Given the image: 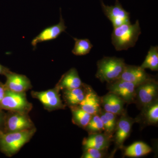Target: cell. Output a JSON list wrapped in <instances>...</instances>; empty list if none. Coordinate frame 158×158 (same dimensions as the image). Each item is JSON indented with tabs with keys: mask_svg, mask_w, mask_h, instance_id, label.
Instances as JSON below:
<instances>
[{
	"mask_svg": "<svg viewBox=\"0 0 158 158\" xmlns=\"http://www.w3.org/2000/svg\"><path fill=\"white\" fill-rule=\"evenodd\" d=\"M141 33L138 20L134 24H123L113 28L111 40L113 46L117 51L127 50L134 47Z\"/></svg>",
	"mask_w": 158,
	"mask_h": 158,
	"instance_id": "1",
	"label": "cell"
},
{
	"mask_svg": "<svg viewBox=\"0 0 158 158\" xmlns=\"http://www.w3.org/2000/svg\"><path fill=\"white\" fill-rule=\"evenodd\" d=\"M36 131V127L16 132L4 133L0 131V151L6 156H13L30 141Z\"/></svg>",
	"mask_w": 158,
	"mask_h": 158,
	"instance_id": "2",
	"label": "cell"
},
{
	"mask_svg": "<svg viewBox=\"0 0 158 158\" xmlns=\"http://www.w3.org/2000/svg\"><path fill=\"white\" fill-rule=\"evenodd\" d=\"M124 59L116 57H104L97 62L96 77L107 83L117 80L126 65Z\"/></svg>",
	"mask_w": 158,
	"mask_h": 158,
	"instance_id": "3",
	"label": "cell"
},
{
	"mask_svg": "<svg viewBox=\"0 0 158 158\" xmlns=\"http://www.w3.org/2000/svg\"><path fill=\"white\" fill-rule=\"evenodd\" d=\"M35 127L29 113L7 111L6 113L2 130L4 133L16 132Z\"/></svg>",
	"mask_w": 158,
	"mask_h": 158,
	"instance_id": "4",
	"label": "cell"
},
{
	"mask_svg": "<svg viewBox=\"0 0 158 158\" xmlns=\"http://www.w3.org/2000/svg\"><path fill=\"white\" fill-rule=\"evenodd\" d=\"M33 108L28 101L26 92H16L6 89V94L0 103V108L7 111L30 113Z\"/></svg>",
	"mask_w": 158,
	"mask_h": 158,
	"instance_id": "5",
	"label": "cell"
},
{
	"mask_svg": "<svg viewBox=\"0 0 158 158\" xmlns=\"http://www.w3.org/2000/svg\"><path fill=\"white\" fill-rule=\"evenodd\" d=\"M60 90L56 86L52 89L45 91H32L31 96L33 98L38 100L43 106L45 110L49 112L65 109L64 104L61 98Z\"/></svg>",
	"mask_w": 158,
	"mask_h": 158,
	"instance_id": "6",
	"label": "cell"
},
{
	"mask_svg": "<svg viewBox=\"0 0 158 158\" xmlns=\"http://www.w3.org/2000/svg\"><path fill=\"white\" fill-rule=\"evenodd\" d=\"M100 1L103 11L112 23L113 28L131 23L130 13L125 10L118 0H115V5L111 6L105 5L103 0Z\"/></svg>",
	"mask_w": 158,
	"mask_h": 158,
	"instance_id": "7",
	"label": "cell"
},
{
	"mask_svg": "<svg viewBox=\"0 0 158 158\" xmlns=\"http://www.w3.org/2000/svg\"><path fill=\"white\" fill-rule=\"evenodd\" d=\"M158 93L157 82L151 78L137 86L136 98L144 108L157 100Z\"/></svg>",
	"mask_w": 158,
	"mask_h": 158,
	"instance_id": "8",
	"label": "cell"
},
{
	"mask_svg": "<svg viewBox=\"0 0 158 158\" xmlns=\"http://www.w3.org/2000/svg\"><path fill=\"white\" fill-rule=\"evenodd\" d=\"M136 88L137 86L133 83L120 79L108 83L110 92L116 94L128 104L134 102L135 100Z\"/></svg>",
	"mask_w": 158,
	"mask_h": 158,
	"instance_id": "9",
	"label": "cell"
},
{
	"mask_svg": "<svg viewBox=\"0 0 158 158\" xmlns=\"http://www.w3.org/2000/svg\"><path fill=\"white\" fill-rule=\"evenodd\" d=\"M5 87L7 90L16 92H26L33 88L31 81L26 76L9 70L5 75Z\"/></svg>",
	"mask_w": 158,
	"mask_h": 158,
	"instance_id": "10",
	"label": "cell"
},
{
	"mask_svg": "<svg viewBox=\"0 0 158 158\" xmlns=\"http://www.w3.org/2000/svg\"><path fill=\"white\" fill-rule=\"evenodd\" d=\"M135 119L129 117L125 113L122 114L121 117L117 121L115 129V143L118 147H123L125 141L129 137Z\"/></svg>",
	"mask_w": 158,
	"mask_h": 158,
	"instance_id": "11",
	"label": "cell"
},
{
	"mask_svg": "<svg viewBox=\"0 0 158 158\" xmlns=\"http://www.w3.org/2000/svg\"><path fill=\"white\" fill-rule=\"evenodd\" d=\"M150 79L145 69L141 66L126 64L118 79L131 82L137 87Z\"/></svg>",
	"mask_w": 158,
	"mask_h": 158,
	"instance_id": "12",
	"label": "cell"
},
{
	"mask_svg": "<svg viewBox=\"0 0 158 158\" xmlns=\"http://www.w3.org/2000/svg\"><path fill=\"white\" fill-rule=\"evenodd\" d=\"M66 28L67 27L65 25V21L60 12V21L59 23L44 29L33 39L31 44L34 48H36L37 44L40 43L56 39L62 33L65 32Z\"/></svg>",
	"mask_w": 158,
	"mask_h": 158,
	"instance_id": "13",
	"label": "cell"
},
{
	"mask_svg": "<svg viewBox=\"0 0 158 158\" xmlns=\"http://www.w3.org/2000/svg\"><path fill=\"white\" fill-rule=\"evenodd\" d=\"M101 105L105 111L121 115L124 113L125 102L120 97L111 92L100 98Z\"/></svg>",
	"mask_w": 158,
	"mask_h": 158,
	"instance_id": "14",
	"label": "cell"
},
{
	"mask_svg": "<svg viewBox=\"0 0 158 158\" xmlns=\"http://www.w3.org/2000/svg\"><path fill=\"white\" fill-rule=\"evenodd\" d=\"M78 106L91 115L99 114L100 113L101 106L100 98L89 86H87L85 98Z\"/></svg>",
	"mask_w": 158,
	"mask_h": 158,
	"instance_id": "15",
	"label": "cell"
},
{
	"mask_svg": "<svg viewBox=\"0 0 158 158\" xmlns=\"http://www.w3.org/2000/svg\"><path fill=\"white\" fill-rule=\"evenodd\" d=\"M110 139L111 137L105 133L91 134L83 140L82 145L84 149L94 148L105 150L110 145Z\"/></svg>",
	"mask_w": 158,
	"mask_h": 158,
	"instance_id": "16",
	"label": "cell"
},
{
	"mask_svg": "<svg viewBox=\"0 0 158 158\" xmlns=\"http://www.w3.org/2000/svg\"><path fill=\"white\" fill-rule=\"evenodd\" d=\"M79 77L76 69L71 68L61 77L56 86L60 90L64 89H74L80 88L84 85Z\"/></svg>",
	"mask_w": 158,
	"mask_h": 158,
	"instance_id": "17",
	"label": "cell"
},
{
	"mask_svg": "<svg viewBox=\"0 0 158 158\" xmlns=\"http://www.w3.org/2000/svg\"><path fill=\"white\" fill-rule=\"evenodd\" d=\"M87 88V85L84 84L80 88L62 90L65 106L69 108L79 106L85 98Z\"/></svg>",
	"mask_w": 158,
	"mask_h": 158,
	"instance_id": "18",
	"label": "cell"
},
{
	"mask_svg": "<svg viewBox=\"0 0 158 158\" xmlns=\"http://www.w3.org/2000/svg\"><path fill=\"white\" fill-rule=\"evenodd\" d=\"M152 149L146 143L138 141L131 144L125 149L124 155L129 157H139L150 153Z\"/></svg>",
	"mask_w": 158,
	"mask_h": 158,
	"instance_id": "19",
	"label": "cell"
},
{
	"mask_svg": "<svg viewBox=\"0 0 158 158\" xmlns=\"http://www.w3.org/2000/svg\"><path fill=\"white\" fill-rule=\"evenodd\" d=\"M70 108L72 114L73 123L79 127L85 129L92 115L82 110L78 106Z\"/></svg>",
	"mask_w": 158,
	"mask_h": 158,
	"instance_id": "20",
	"label": "cell"
},
{
	"mask_svg": "<svg viewBox=\"0 0 158 158\" xmlns=\"http://www.w3.org/2000/svg\"><path fill=\"white\" fill-rule=\"evenodd\" d=\"M141 68L152 71L158 70V47L151 46L144 62L141 65Z\"/></svg>",
	"mask_w": 158,
	"mask_h": 158,
	"instance_id": "21",
	"label": "cell"
},
{
	"mask_svg": "<svg viewBox=\"0 0 158 158\" xmlns=\"http://www.w3.org/2000/svg\"><path fill=\"white\" fill-rule=\"evenodd\" d=\"M100 116L103 124L105 134L111 138V136L115 132L117 124L116 115L113 113L104 111L101 114Z\"/></svg>",
	"mask_w": 158,
	"mask_h": 158,
	"instance_id": "22",
	"label": "cell"
},
{
	"mask_svg": "<svg viewBox=\"0 0 158 158\" xmlns=\"http://www.w3.org/2000/svg\"><path fill=\"white\" fill-rule=\"evenodd\" d=\"M74 46L72 52L76 56H85L90 52L93 46L88 39H77L73 38Z\"/></svg>",
	"mask_w": 158,
	"mask_h": 158,
	"instance_id": "23",
	"label": "cell"
},
{
	"mask_svg": "<svg viewBox=\"0 0 158 158\" xmlns=\"http://www.w3.org/2000/svg\"><path fill=\"white\" fill-rule=\"evenodd\" d=\"M146 121L149 124H156L158 122V100L151 104L143 108Z\"/></svg>",
	"mask_w": 158,
	"mask_h": 158,
	"instance_id": "24",
	"label": "cell"
},
{
	"mask_svg": "<svg viewBox=\"0 0 158 158\" xmlns=\"http://www.w3.org/2000/svg\"><path fill=\"white\" fill-rule=\"evenodd\" d=\"M85 129L87 130L89 135L102 133V131H104V127L100 116L98 114L92 115Z\"/></svg>",
	"mask_w": 158,
	"mask_h": 158,
	"instance_id": "25",
	"label": "cell"
},
{
	"mask_svg": "<svg viewBox=\"0 0 158 158\" xmlns=\"http://www.w3.org/2000/svg\"><path fill=\"white\" fill-rule=\"evenodd\" d=\"M84 154L81 158H101L104 155V150H101L95 148H88L84 149Z\"/></svg>",
	"mask_w": 158,
	"mask_h": 158,
	"instance_id": "26",
	"label": "cell"
},
{
	"mask_svg": "<svg viewBox=\"0 0 158 158\" xmlns=\"http://www.w3.org/2000/svg\"><path fill=\"white\" fill-rule=\"evenodd\" d=\"M6 89L5 87V84L0 81V103L2 100L5 94H6Z\"/></svg>",
	"mask_w": 158,
	"mask_h": 158,
	"instance_id": "27",
	"label": "cell"
},
{
	"mask_svg": "<svg viewBox=\"0 0 158 158\" xmlns=\"http://www.w3.org/2000/svg\"><path fill=\"white\" fill-rule=\"evenodd\" d=\"M3 110H4L0 108V131H2V130L4 119L6 115V113Z\"/></svg>",
	"mask_w": 158,
	"mask_h": 158,
	"instance_id": "28",
	"label": "cell"
},
{
	"mask_svg": "<svg viewBox=\"0 0 158 158\" xmlns=\"http://www.w3.org/2000/svg\"><path fill=\"white\" fill-rule=\"evenodd\" d=\"M9 70L10 69L9 68L5 67L0 64V75L5 76V75Z\"/></svg>",
	"mask_w": 158,
	"mask_h": 158,
	"instance_id": "29",
	"label": "cell"
}]
</instances>
